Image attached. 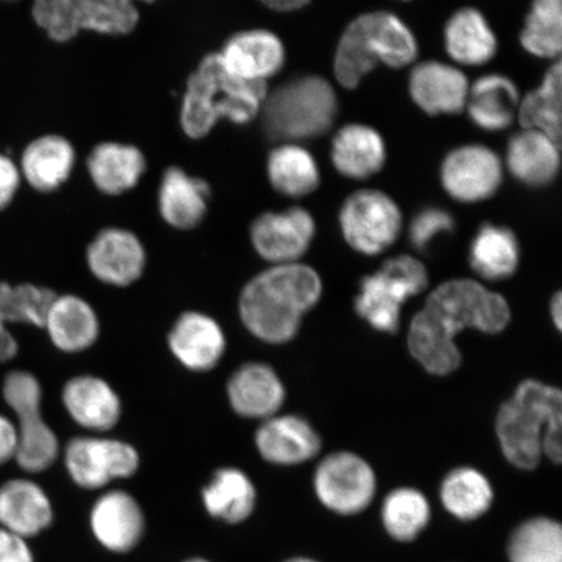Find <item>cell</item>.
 <instances>
[{"mask_svg":"<svg viewBox=\"0 0 562 562\" xmlns=\"http://www.w3.org/2000/svg\"><path fill=\"white\" fill-rule=\"evenodd\" d=\"M441 184L454 201L490 200L503 181L502 161L482 145H467L448 154L441 165Z\"/></svg>","mask_w":562,"mask_h":562,"instance_id":"obj_14","label":"cell"},{"mask_svg":"<svg viewBox=\"0 0 562 562\" xmlns=\"http://www.w3.org/2000/svg\"><path fill=\"white\" fill-rule=\"evenodd\" d=\"M431 507L426 496L416 488L393 490L384 498L382 521L384 529L398 542H412L430 522Z\"/></svg>","mask_w":562,"mask_h":562,"instance_id":"obj_37","label":"cell"},{"mask_svg":"<svg viewBox=\"0 0 562 562\" xmlns=\"http://www.w3.org/2000/svg\"><path fill=\"white\" fill-rule=\"evenodd\" d=\"M521 263L518 238L508 227L486 223L477 229L470 244L469 265L483 280L503 281L512 278Z\"/></svg>","mask_w":562,"mask_h":562,"instance_id":"obj_27","label":"cell"},{"mask_svg":"<svg viewBox=\"0 0 562 562\" xmlns=\"http://www.w3.org/2000/svg\"><path fill=\"white\" fill-rule=\"evenodd\" d=\"M227 395L237 416L265 420L277 416L286 392L278 372L269 364L250 362L232 374Z\"/></svg>","mask_w":562,"mask_h":562,"instance_id":"obj_19","label":"cell"},{"mask_svg":"<svg viewBox=\"0 0 562 562\" xmlns=\"http://www.w3.org/2000/svg\"><path fill=\"white\" fill-rule=\"evenodd\" d=\"M385 158L384 140L371 126L348 124L333 139L334 167L346 178L367 180L382 170Z\"/></svg>","mask_w":562,"mask_h":562,"instance_id":"obj_25","label":"cell"},{"mask_svg":"<svg viewBox=\"0 0 562 562\" xmlns=\"http://www.w3.org/2000/svg\"><path fill=\"white\" fill-rule=\"evenodd\" d=\"M209 195L206 181L191 178L180 168H170L161 180L160 214L175 228L192 229L206 215Z\"/></svg>","mask_w":562,"mask_h":562,"instance_id":"obj_28","label":"cell"},{"mask_svg":"<svg viewBox=\"0 0 562 562\" xmlns=\"http://www.w3.org/2000/svg\"><path fill=\"white\" fill-rule=\"evenodd\" d=\"M87 262L93 276L104 284L128 286L143 277L146 251L132 232L108 228L89 245Z\"/></svg>","mask_w":562,"mask_h":562,"instance_id":"obj_15","label":"cell"},{"mask_svg":"<svg viewBox=\"0 0 562 562\" xmlns=\"http://www.w3.org/2000/svg\"><path fill=\"white\" fill-rule=\"evenodd\" d=\"M44 328L54 346L66 353H80L93 347L101 331L94 308L74 294H56Z\"/></svg>","mask_w":562,"mask_h":562,"instance_id":"obj_24","label":"cell"},{"mask_svg":"<svg viewBox=\"0 0 562 562\" xmlns=\"http://www.w3.org/2000/svg\"><path fill=\"white\" fill-rule=\"evenodd\" d=\"M417 40L393 13L369 12L358 16L344 31L336 48V80L347 89L360 86L378 65L404 68L416 60Z\"/></svg>","mask_w":562,"mask_h":562,"instance_id":"obj_5","label":"cell"},{"mask_svg":"<svg viewBox=\"0 0 562 562\" xmlns=\"http://www.w3.org/2000/svg\"><path fill=\"white\" fill-rule=\"evenodd\" d=\"M447 53L465 66L486 65L497 53V40L487 20L474 9H462L448 20L445 31Z\"/></svg>","mask_w":562,"mask_h":562,"instance_id":"obj_31","label":"cell"},{"mask_svg":"<svg viewBox=\"0 0 562 562\" xmlns=\"http://www.w3.org/2000/svg\"><path fill=\"white\" fill-rule=\"evenodd\" d=\"M32 12L35 23L58 42L81 31L126 34L138 23L133 0H34Z\"/></svg>","mask_w":562,"mask_h":562,"instance_id":"obj_9","label":"cell"},{"mask_svg":"<svg viewBox=\"0 0 562 562\" xmlns=\"http://www.w3.org/2000/svg\"><path fill=\"white\" fill-rule=\"evenodd\" d=\"M454 220L448 211L440 207H426L413 217L409 226V240L413 248L424 251L442 234H451Z\"/></svg>","mask_w":562,"mask_h":562,"instance_id":"obj_41","label":"cell"},{"mask_svg":"<svg viewBox=\"0 0 562 562\" xmlns=\"http://www.w3.org/2000/svg\"><path fill=\"white\" fill-rule=\"evenodd\" d=\"M202 502L211 517L236 525L246 521L255 512L257 492L243 470L222 468L202 490Z\"/></svg>","mask_w":562,"mask_h":562,"instance_id":"obj_30","label":"cell"},{"mask_svg":"<svg viewBox=\"0 0 562 562\" xmlns=\"http://www.w3.org/2000/svg\"><path fill=\"white\" fill-rule=\"evenodd\" d=\"M7 2H15V0H7Z\"/></svg>","mask_w":562,"mask_h":562,"instance_id":"obj_51","label":"cell"},{"mask_svg":"<svg viewBox=\"0 0 562 562\" xmlns=\"http://www.w3.org/2000/svg\"><path fill=\"white\" fill-rule=\"evenodd\" d=\"M259 454L273 465H300L318 456L322 438L315 427L304 417L294 414L265 419L256 432Z\"/></svg>","mask_w":562,"mask_h":562,"instance_id":"obj_16","label":"cell"},{"mask_svg":"<svg viewBox=\"0 0 562 562\" xmlns=\"http://www.w3.org/2000/svg\"><path fill=\"white\" fill-rule=\"evenodd\" d=\"M3 398L15 414L18 451L15 461L25 473L40 474L59 456V440L42 417V386L32 372L13 370L5 375Z\"/></svg>","mask_w":562,"mask_h":562,"instance_id":"obj_8","label":"cell"},{"mask_svg":"<svg viewBox=\"0 0 562 562\" xmlns=\"http://www.w3.org/2000/svg\"><path fill=\"white\" fill-rule=\"evenodd\" d=\"M186 562H210V561L196 558V559L188 560Z\"/></svg>","mask_w":562,"mask_h":562,"instance_id":"obj_49","label":"cell"},{"mask_svg":"<svg viewBox=\"0 0 562 562\" xmlns=\"http://www.w3.org/2000/svg\"><path fill=\"white\" fill-rule=\"evenodd\" d=\"M562 392L538 379H525L498 407L495 431L502 452L513 467L531 472L544 454L560 465Z\"/></svg>","mask_w":562,"mask_h":562,"instance_id":"obj_3","label":"cell"},{"mask_svg":"<svg viewBox=\"0 0 562 562\" xmlns=\"http://www.w3.org/2000/svg\"><path fill=\"white\" fill-rule=\"evenodd\" d=\"M560 147L538 131L517 133L510 138L507 149L510 173L527 187L551 184L560 170Z\"/></svg>","mask_w":562,"mask_h":562,"instance_id":"obj_26","label":"cell"},{"mask_svg":"<svg viewBox=\"0 0 562 562\" xmlns=\"http://www.w3.org/2000/svg\"><path fill=\"white\" fill-rule=\"evenodd\" d=\"M20 178L18 166L12 159L0 154V210H4L15 199Z\"/></svg>","mask_w":562,"mask_h":562,"instance_id":"obj_42","label":"cell"},{"mask_svg":"<svg viewBox=\"0 0 562 562\" xmlns=\"http://www.w3.org/2000/svg\"><path fill=\"white\" fill-rule=\"evenodd\" d=\"M323 280L312 266L276 265L248 281L238 311L248 331L273 346L290 342L305 315L319 304Z\"/></svg>","mask_w":562,"mask_h":562,"instance_id":"obj_2","label":"cell"},{"mask_svg":"<svg viewBox=\"0 0 562 562\" xmlns=\"http://www.w3.org/2000/svg\"><path fill=\"white\" fill-rule=\"evenodd\" d=\"M53 518L50 498L37 483L15 477L0 486V529L30 539L45 531Z\"/></svg>","mask_w":562,"mask_h":562,"instance_id":"obj_21","label":"cell"},{"mask_svg":"<svg viewBox=\"0 0 562 562\" xmlns=\"http://www.w3.org/2000/svg\"><path fill=\"white\" fill-rule=\"evenodd\" d=\"M95 539L111 552L135 548L145 531V516L136 498L121 490L105 492L90 512Z\"/></svg>","mask_w":562,"mask_h":562,"instance_id":"obj_18","label":"cell"},{"mask_svg":"<svg viewBox=\"0 0 562 562\" xmlns=\"http://www.w3.org/2000/svg\"><path fill=\"white\" fill-rule=\"evenodd\" d=\"M19 351V342L9 329L0 322V363L12 361Z\"/></svg>","mask_w":562,"mask_h":562,"instance_id":"obj_45","label":"cell"},{"mask_svg":"<svg viewBox=\"0 0 562 562\" xmlns=\"http://www.w3.org/2000/svg\"><path fill=\"white\" fill-rule=\"evenodd\" d=\"M266 135L292 144L325 135L337 115L331 83L319 76L297 77L267 94L261 112Z\"/></svg>","mask_w":562,"mask_h":562,"instance_id":"obj_6","label":"cell"},{"mask_svg":"<svg viewBox=\"0 0 562 562\" xmlns=\"http://www.w3.org/2000/svg\"><path fill=\"white\" fill-rule=\"evenodd\" d=\"M510 562H562V529L554 519L538 517L519 525L512 533Z\"/></svg>","mask_w":562,"mask_h":562,"instance_id":"obj_38","label":"cell"},{"mask_svg":"<svg viewBox=\"0 0 562 562\" xmlns=\"http://www.w3.org/2000/svg\"><path fill=\"white\" fill-rule=\"evenodd\" d=\"M314 490L327 509L341 516H353L367 509L374 498L376 475L361 456L336 452L316 467Z\"/></svg>","mask_w":562,"mask_h":562,"instance_id":"obj_11","label":"cell"},{"mask_svg":"<svg viewBox=\"0 0 562 562\" xmlns=\"http://www.w3.org/2000/svg\"><path fill=\"white\" fill-rule=\"evenodd\" d=\"M512 308L503 294L481 281L451 279L428 294L407 329V349L428 374L448 376L460 369L456 337L467 329L498 335L508 328Z\"/></svg>","mask_w":562,"mask_h":562,"instance_id":"obj_1","label":"cell"},{"mask_svg":"<svg viewBox=\"0 0 562 562\" xmlns=\"http://www.w3.org/2000/svg\"><path fill=\"white\" fill-rule=\"evenodd\" d=\"M550 313L553 326L557 327L558 331L561 333L562 329V296L561 292L554 294L551 300Z\"/></svg>","mask_w":562,"mask_h":562,"instance_id":"obj_47","label":"cell"},{"mask_svg":"<svg viewBox=\"0 0 562 562\" xmlns=\"http://www.w3.org/2000/svg\"><path fill=\"white\" fill-rule=\"evenodd\" d=\"M144 2H154V0H144Z\"/></svg>","mask_w":562,"mask_h":562,"instance_id":"obj_50","label":"cell"},{"mask_svg":"<svg viewBox=\"0 0 562 562\" xmlns=\"http://www.w3.org/2000/svg\"><path fill=\"white\" fill-rule=\"evenodd\" d=\"M344 240L362 256L375 257L390 249L403 231L397 203L381 191L356 192L342 203L339 214Z\"/></svg>","mask_w":562,"mask_h":562,"instance_id":"obj_10","label":"cell"},{"mask_svg":"<svg viewBox=\"0 0 562 562\" xmlns=\"http://www.w3.org/2000/svg\"><path fill=\"white\" fill-rule=\"evenodd\" d=\"M63 404L77 425L94 432H105L122 418V402L102 378L80 375L70 379L61 392Z\"/></svg>","mask_w":562,"mask_h":562,"instance_id":"obj_22","label":"cell"},{"mask_svg":"<svg viewBox=\"0 0 562 562\" xmlns=\"http://www.w3.org/2000/svg\"><path fill=\"white\" fill-rule=\"evenodd\" d=\"M561 63L548 69L542 86L530 91L518 105L524 130L538 131L561 146Z\"/></svg>","mask_w":562,"mask_h":562,"instance_id":"obj_36","label":"cell"},{"mask_svg":"<svg viewBox=\"0 0 562 562\" xmlns=\"http://www.w3.org/2000/svg\"><path fill=\"white\" fill-rule=\"evenodd\" d=\"M440 498L452 516L461 521H474L490 510L494 502V488L480 470L456 468L442 480Z\"/></svg>","mask_w":562,"mask_h":562,"instance_id":"obj_34","label":"cell"},{"mask_svg":"<svg viewBox=\"0 0 562 562\" xmlns=\"http://www.w3.org/2000/svg\"><path fill=\"white\" fill-rule=\"evenodd\" d=\"M168 347L182 367L194 372L214 369L226 353L227 340L215 319L200 312L179 316L168 335Z\"/></svg>","mask_w":562,"mask_h":562,"instance_id":"obj_17","label":"cell"},{"mask_svg":"<svg viewBox=\"0 0 562 562\" xmlns=\"http://www.w3.org/2000/svg\"><path fill=\"white\" fill-rule=\"evenodd\" d=\"M519 94L516 83L503 75H488L469 89L467 108L472 122L481 130H507L518 112Z\"/></svg>","mask_w":562,"mask_h":562,"instance_id":"obj_29","label":"cell"},{"mask_svg":"<svg viewBox=\"0 0 562 562\" xmlns=\"http://www.w3.org/2000/svg\"><path fill=\"white\" fill-rule=\"evenodd\" d=\"M224 66L245 81L266 82L283 68L284 46L267 31L238 33L220 53Z\"/></svg>","mask_w":562,"mask_h":562,"instance_id":"obj_23","label":"cell"},{"mask_svg":"<svg viewBox=\"0 0 562 562\" xmlns=\"http://www.w3.org/2000/svg\"><path fill=\"white\" fill-rule=\"evenodd\" d=\"M75 165V150L66 138L46 136L33 140L21 160V172L40 192H53L65 182Z\"/></svg>","mask_w":562,"mask_h":562,"instance_id":"obj_32","label":"cell"},{"mask_svg":"<svg viewBox=\"0 0 562 562\" xmlns=\"http://www.w3.org/2000/svg\"><path fill=\"white\" fill-rule=\"evenodd\" d=\"M267 82H251L231 74L220 53L210 54L189 77L182 101L181 126L189 137L209 135L222 119L245 124L261 112Z\"/></svg>","mask_w":562,"mask_h":562,"instance_id":"obj_4","label":"cell"},{"mask_svg":"<svg viewBox=\"0 0 562 562\" xmlns=\"http://www.w3.org/2000/svg\"><path fill=\"white\" fill-rule=\"evenodd\" d=\"M56 293L48 288L34 284L11 285L0 283V322L25 323L44 328L48 308Z\"/></svg>","mask_w":562,"mask_h":562,"instance_id":"obj_40","label":"cell"},{"mask_svg":"<svg viewBox=\"0 0 562 562\" xmlns=\"http://www.w3.org/2000/svg\"><path fill=\"white\" fill-rule=\"evenodd\" d=\"M68 474L77 486L100 490L111 482L137 473L139 456L128 442L81 437L68 442L65 452Z\"/></svg>","mask_w":562,"mask_h":562,"instance_id":"obj_12","label":"cell"},{"mask_svg":"<svg viewBox=\"0 0 562 562\" xmlns=\"http://www.w3.org/2000/svg\"><path fill=\"white\" fill-rule=\"evenodd\" d=\"M267 171L271 186L292 199L312 194L321 182L318 165L312 154L294 144H284L272 150Z\"/></svg>","mask_w":562,"mask_h":562,"instance_id":"obj_35","label":"cell"},{"mask_svg":"<svg viewBox=\"0 0 562 562\" xmlns=\"http://www.w3.org/2000/svg\"><path fill=\"white\" fill-rule=\"evenodd\" d=\"M426 266L412 256L386 259L371 276L360 281L355 299L358 316L381 334H396L403 306L428 286Z\"/></svg>","mask_w":562,"mask_h":562,"instance_id":"obj_7","label":"cell"},{"mask_svg":"<svg viewBox=\"0 0 562 562\" xmlns=\"http://www.w3.org/2000/svg\"><path fill=\"white\" fill-rule=\"evenodd\" d=\"M316 224L307 210L265 213L251 224L252 248L272 266L300 262L314 241Z\"/></svg>","mask_w":562,"mask_h":562,"instance_id":"obj_13","label":"cell"},{"mask_svg":"<svg viewBox=\"0 0 562 562\" xmlns=\"http://www.w3.org/2000/svg\"><path fill=\"white\" fill-rule=\"evenodd\" d=\"M261 2L271 10L290 12L304 9L311 0H261Z\"/></svg>","mask_w":562,"mask_h":562,"instance_id":"obj_46","label":"cell"},{"mask_svg":"<svg viewBox=\"0 0 562 562\" xmlns=\"http://www.w3.org/2000/svg\"><path fill=\"white\" fill-rule=\"evenodd\" d=\"M88 168L100 191L116 195L137 186L145 172L146 161L135 146L102 144L91 151Z\"/></svg>","mask_w":562,"mask_h":562,"instance_id":"obj_33","label":"cell"},{"mask_svg":"<svg viewBox=\"0 0 562 562\" xmlns=\"http://www.w3.org/2000/svg\"><path fill=\"white\" fill-rule=\"evenodd\" d=\"M18 451V430L15 422L0 413V465L15 460Z\"/></svg>","mask_w":562,"mask_h":562,"instance_id":"obj_44","label":"cell"},{"mask_svg":"<svg viewBox=\"0 0 562 562\" xmlns=\"http://www.w3.org/2000/svg\"><path fill=\"white\" fill-rule=\"evenodd\" d=\"M0 562H34L26 539L0 529Z\"/></svg>","mask_w":562,"mask_h":562,"instance_id":"obj_43","label":"cell"},{"mask_svg":"<svg viewBox=\"0 0 562 562\" xmlns=\"http://www.w3.org/2000/svg\"><path fill=\"white\" fill-rule=\"evenodd\" d=\"M526 52L538 58L552 59L561 53L562 0H532L521 32Z\"/></svg>","mask_w":562,"mask_h":562,"instance_id":"obj_39","label":"cell"},{"mask_svg":"<svg viewBox=\"0 0 562 562\" xmlns=\"http://www.w3.org/2000/svg\"><path fill=\"white\" fill-rule=\"evenodd\" d=\"M469 89L467 76L445 63L425 61L412 70L411 95L428 115L460 114L467 108Z\"/></svg>","mask_w":562,"mask_h":562,"instance_id":"obj_20","label":"cell"},{"mask_svg":"<svg viewBox=\"0 0 562 562\" xmlns=\"http://www.w3.org/2000/svg\"><path fill=\"white\" fill-rule=\"evenodd\" d=\"M285 562H318V561H315L312 559H306V558H294V559L288 560Z\"/></svg>","mask_w":562,"mask_h":562,"instance_id":"obj_48","label":"cell"}]
</instances>
